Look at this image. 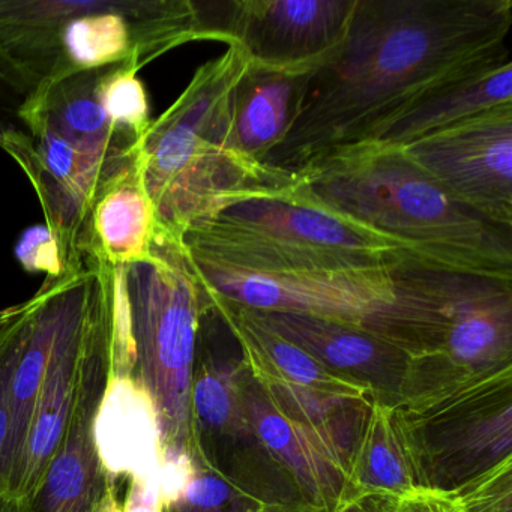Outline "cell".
I'll return each instance as SVG.
<instances>
[{
    "label": "cell",
    "mask_w": 512,
    "mask_h": 512,
    "mask_svg": "<svg viewBox=\"0 0 512 512\" xmlns=\"http://www.w3.org/2000/svg\"><path fill=\"white\" fill-rule=\"evenodd\" d=\"M383 512H461L452 491L418 487L397 499L382 502Z\"/></svg>",
    "instance_id": "cell-29"
},
{
    "label": "cell",
    "mask_w": 512,
    "mask_h": 512,
    "mask_svg": "<svg viewBox=\"0 0 512 512\" xmlns=\"http://www.w3.org/2000/svg\"><path fill=\"white\" fill-rule=\"evenodd\" d=\"M245 406L257 442L292 476L317 512H328L343 497L353 443L289 418L245 368Z\"/></svg>",
    "instance_id": "cell-14"
},
{
    "label": "cell",
    "mask_w": 512,
    "mask_h": 512,
    "mask_svg": "<svg viewBox=\"0 0 512 512\" xmlns=\"http://www.w3.org/2000/svg\"><path fill=\"white\" fill-rule=\"evenodd\" d=\"M362 325L410 361L406 395L512 365V281L395 269L394 298Z\"/></svg>",
    "instance_id": "cell-6"
},
{
    "label": "cell",
    "mask_w": 512,
    "mask_h": 512,
    "mask_svg": "<svg viewBox=\"0 0 512 512\" xmlns=\"http://www.w3.org/2000/svg\"><path fill=\"white\" fill-rule=\"evenodd\" d=\"M263 512H265V511H263Z\"/></svg>",
    "instance_id": "cell-34"
},
{
    "label": "cell",
    "mask_w": 512,
    "mask_h": 512,
    "mask_svg": "<svg viewBox=\"0 0 512 512\" xmlns=\"http://www.w3.org/2000/svg\"><path fill=\"white\" fill-rule=\"evenodd\" d=\"M188 259L262 274L397 269L406 248L308 196L298 185L247 197L191 227Z\"/></svg>",
    "instance_id": "cell-5"
},
{
    "label": "cell",
    "mask_w": 512,
    "mask_h": 512,
    "mask_svg": "<svg viewBox=\"0 0 512 512\" xmlns=\"http://www.w3.org/2000/svg\"><path fill=\"white\" fill-rule=\"evenodd\" d=\"M4 130L5 127H2V125H0V139H2V134H4Z\"/></svg>",
    "instance_id": "cell-33"
},
{
    "label": "cell",
    "mask_w": 512,
    "mask_h": 512,
    "mask_svg": "<svg viewBox=\"0 0 512 512\" xmlns=\"http://www.w3.org/2000/svg\"><path fill=\"white\" fill-rule=\"evenodd\" d=\"M295 176L308 196L394 239L422 268L512 281V232L455 203L400 149H346Z\"/></svg>",
    "instance_id": "cell-3"
},
{
    "label": "cell",
    "mask_w": 512,
    "mask_h": 512,
    "mask_svg": "<svg viewBox=\"0 0 512 512\" xmlns=\"http://www.w3.org/2000/svg\"><path fill=\"white\" fill-rule=\"evenodd\" d=\"M16 259L29 272H44L46 281L67 275L61 250L55 236L46 224L26 229L14 248Z\"/></svg>",
    "instance_id": "cell-28"
},
{
    "label": "cell",
    "mask_w": 512,
    "mask_h": 512,
    "mask_svg": "<svg viewBox=\"0 0 512 512\" xmlns=\"http://www.w3.org/2000/svg\"><path fill=\"white\" fill-rule=\"evenodd\" d=\"M248 67L245 50L229 44L196 71L140 142L137 167L166 238L182 242L226 206L295 184V175L254 163L236 145L233 97Z\"/></svg>",
    "instance_id": "cell-2"
},
{
    "label": "cell",
    "mask_w": 512,
    "mask_h": 512,
    "mask_svg": "<svg viewBox=\"0 0 512 512\" xmlns=\"http://www.w3.org/2000/svg\"><path fill=\"white\" fill-rule=\"evenodd\" d=\"M119 277L136 350L134 377L157 407L164 448L196 455L191 386L208 296L182 242L161 233L152 259L119 266Z\"/></svg>",
    "instance_id": "cell-7"
},
{
    "label": "cell",
    "mask_w": 512,
    "mask_h": 512,
    "mask_svg": "<svg viewBox=\"0 0 512 512\" xmlns=\"http://www.w3.org/2000/svg\"><path fill=\"white\" fill-rule=\"evenodd\" d=\"M160 479L130 481L122 499V512H164Z\"/></svg>",
    "instance_id": "cell-30"
},
{
    "label": "cell",
    "mask_w": 512,
    "mask_h": 512,
    "mask_svg": "<svg viewBox=\"0 0 512 512\" xmlns=\"http://www.w3.org/2000/svg\"><path fill=\"white\" fill-rule=\"evenodd\" d=\"M254 314L332 373L365 386L373 400L397 404L406 395L412 371L409 356L362 323L308 314L272 311H254Z\"/></svg>",
    "instance_id": "cell-13"
},
{
    "label": "cell",
    "mask_w": 512,
    "mask_h": 512,
    "mask_svg": "<svg viewBox=\"0 0 512 512\" xmlns=\"http://www.w3.org/2000/svg\"><path fill=\"white\" fill-rule=\"evenodd\" d=\"M509 104H512L511 58L446 86L391 122L370 145L403 149L464 119Z\"/></svg>",
    "instance_id": "cell-22"
},
{
    "label": "cell",
    "mask_w": 512,
    "mask_h": 512,
    "mask_svg": "<svg viewBox=\"0 0 512 512\" xmlns=\"http://www.w3.org/2000/svg\"><path fill=\"white\" fill-rule=\"evenodd\" d=\"M511 0H358L340 55L302 86L268 167L296 175L370 145L412 107L511 58Z\"/></svg>",
    "instance_id": "cell-1"
},
{
    "label": "cell",
    "mask_w": 512,
    "mask_h": 512,
    "mask_svg": "<svg viewBox=\"0 0 512 512\" xmlns=\"http://www.w3.org/2000/svg\"><path fill=\"white\" fill-rule=\"evenodd\" d=\"M245 365L208 355L194 364L191 419L194 443L203 439L257 442L244 397ZM259 443V442H257Z\"/></svg>",
    "instance_id": "cell-23"
},
{
    "label": "cell",
    "mask_w": 512,
    "mask_h": 512,
    "mask_svg": "<svg viewBox=\"0 0 512 512\" xmlns=\"http://www.w3.org/2000/svg\"><path fill=\"white\" fill-rule=\"evenodd\" d=\"M400 151L455 203L512 232V104L464 119Z\"/></svg>",
    "instance_id": "cell-9"
},
{
    "label": "cell",
    "mask_w": 512,
    "mask_h": 512,
    "mask_svg": "<svg viewBox=\"0 0 512 512\" xmlns=\"http://www.w3.org/2000/svg\"><path fill=\"white\" fill-rule=\"evenodd\" d=\"M113 301L95 320L80 358L70 421L37 490L23 512H122V499L104 473L92 436L112 358Z\"/></svg>",
    "instance_id": "cell-10"
},
{
    "label": "cell",
    "mask_w": 512,
    "mask_h": 512,
    "mask_svg": "<svg viewBox=\"0 0 512 512\" xmlns=\"http://www.w3.org/2000/svg\"><path fill=\"white\" fill-rule=\"evenodd\" d=\"M193 476L181 496L164 512H263L262 500L196 455Z\"/></svg>",
    "instance_id": "cell-24"
},
{
    "label": "cell",
    "mask_w": 512,
    "mask_h": 512,
    "mask_svg": "<svg viewBox=\"0 0 512 512\" xmlns=\"http://www.w3.org/2000/svg\"><path fill=\"white\" fill-rule=\"evenodd\" d=\"M328 512H383L382 502L379 500L361 499L344 500L337 503L331 511Z\"/></svg>",
    "instance_id": "cell-31"
},
{
    "label": "cell",
    "mask_w": 512,
    "mask_h": 512,
    "mask_svg": "<svg viewBox=\"0 0 512 512\" xmlns=\"http://www.w3.org/2000/svg\"><path fill=\"white\" fill-rule=\"evenodd\" d=\"M310 76L256 67L250 61L233 97V133L245 157L268 166L272 152L289 133Z\"/></svg>",
    "instance_id": "cell-21"
},
{
    "label": "cell",
    "mask_w": 512,
    "mask_h": 512,
    "mask_svg": "<svg viewBox=\"0 0 512 512\" xmlns=\"http://www.w3.org/2000/svg\"><path fill=\"white\" fill-rule=\"evenodd\" d=\"M134 65H115L101 70L98 95L109 118L125 133L142 142L151 125L148 95Z\"/></svg>",
    "instance_id": "cell-25"
},
{
    "label": "cell",
    "mask_w": 512,
    "mask_h": 512,
    "mask_svg": "<svg viewBox=\"0 0 512 512\" xmlns=\"http://www.w3.org/2000/svg\"><path fill=\"white\" fill-rule=\"evenodd\" d=\"M65 277L44 281L37 295L22 302L25 341L11 383L10 436L0 469V494L7 496L13 497L22 470L35 404L64 305Z\"/></svg>",
    "instance_id": "cell-18"
},
{
    "label": "cell",
    "mask_w": 512,
    "mask_h": 512,
    "mask_svg": "<svg viewBox=\"0 0 512 512\" xmlns=\"http://www.w3.org/2000/svg\"><path fill=\"white\" fill-rule=\"evenodd\" d=\"M188 262L203 292L254 311L364 323L394 298L395 269L262 274L190 259Z\"/></svg>",
    "instance_id": "cell-12"
},
{
    "label": "cell",
    "mask_w": 512,
    "mask_h": 512,
    "mask_svg": "<svg viewBox=\"0 0 512 512\" xmlns=\"http://www.w3.org/2000/svg\"><path fill=\"white\" fill-rule=\"evenodd\" d=\"M100 74L101 70L85 71L41 86L23 98L19 118L25 127L46 128L89 160L119 175L136 164L140 140L107 115L98 95Z\"/></svg>",
    "instance_id": "cell-15"
},
{
    "label": "cell",
    "mask_w": 512,
    "mask_h": 512,
    "mask_svg": "<svg viewBox=\"0 0 512 512\" xmlns=\"http://www.w3.org/2000/svg\"><path fill=\"white\" fill-rule=\"evenodd\" d=\"M421 487L454 491L512 457V365L392 404Z\"/></svg>",
    "instance_id": "cell-8"
},
{
    "label": "cell",
    "mask_w": 512,
    "mask_h": 512,
    "mask_svg": "<svg viewBox=\"0 0 512 512\" xmlns=\"http://www.w3.org/2000/svg\"><path fill=\"white\" fill-rule=\"evenodd\" d=\"M206 296L212 311L238 343L248 374L263 388L299 389L373 400L365 386L323 367L310 353L268 328L254 311L208 293Z\"/></svg>",
    "instance_id": "cell-17"
},
{
    "label": "cell",
    "mask_w": 512,
    "mask_h": 512,
    "mask_svg": "<svg viewBox=\"0 0 512 512\" xmlns=\"http://www.w3.org/2000/svg\"><path fill=\"white\" fill-rule=\"evenodd\" d=\"M0 512H23V502L7 494H0Z\"/></svg>",
    "instance_id": "cell-32"
},
{
    "label": "cell",
    "mask_w": 512,
    "mask_h": 512,
    "mask_svg": "<svg viewBox=\"0 0 512 512\" xmlns=\"http://www.w3.org/2000/svg\"><path fill=\"white\" fill-rule=\"evenodd\" d=\"M461 512H512V457L452 491Z\"/></svg>",
    "instance_id": "cell-27"
},
{
    "label": "cell",
    "mask_w": 512,
    "mask_h": 512,
    "mask_svg": "<svg viewBox=\"0 0 512 512\" xmlns=\"http://www.w3.org/2000/svg\"><path fill=\"white\" fill-rule=\"evenodd\" d=\"M419 484L418 472L397 410L371 400L350 452L344 500L386 502L410 493ZM338 502V503H340Z\"/></svg>",
    "instance_id": "cell-19"
},
{
    "label": "cell",
    "mask_w": 512,
    "mask_h": 512,
    "mask_svg": "<svg viewBox=\"0 0 512 512\" xmlns=\"http://www.w3.org/2000/svg\"><path fill=\"white\" fill-rule=\"evenodd\" d=\"M25 341L22 304L0 313V469L7 451L11 422V383Z\"/></svg>",
    "instance_id": "cell-26"
},
{
    "label": "cell",
    "mask_w": 512,
    "mask_h": 512,
    "mask_svg": "<svg viewBox=\"0 0 512 512\" xmlns=\"http://www.w3.org/2000/svg\"><path fill=\"white\" fill-rule=\"evenodd\" d=\"M98 460L112 484L160 479L163 433L157 407L136 377L109 373L92 422Z\"/></svg>",
    "instance_id": "cell-16"
},
{
    "label": "cell",
    "mask_w": 512,
    "mask_h": 512,
    "mask_svg": "<svg viewBox=\"0 0 512 512\" xmlns=\"http://www.w3.org/2000/svg\"><path fill=\"white\" fill-rule=\"evenodd\" d=\"M358 0H235L217 26L220 43L238 44L251 64L314 74L346 43Z\"/></svg>",
    "instance_id": "cell-11"
},
{
    "label": "cell",
    "mask_w": 512,
    "mask_h": 512,
    "mask_svg": "<svg viewBox=\"0 0 512 512\" xmlns=\"http://www.w3.org/2000/svg\"><path fill=\"white\" fill-rule=\"evenodd\" d=\"M220 41L193 0H0V83L23 95L85 71L143 68Z\"/></svg>",
    "instance_id": "cell-4"
},
{
    "label": "cell",
    "mask_w": 512,
    "mask_h": 512,
    "mask_svg": "<svg viewBox=\"0 0 512 512\" xmlns=\"http://www.w3.org/2000/svg\"><path fill=\"white\" fill-rule=\"evenodd\" d=\"M160 224L139 167L110 182L91 212V259L112 266L146 262L154 256Z\"/></svg>",
    "instance_id": "cell-20"
}]
</instances>
